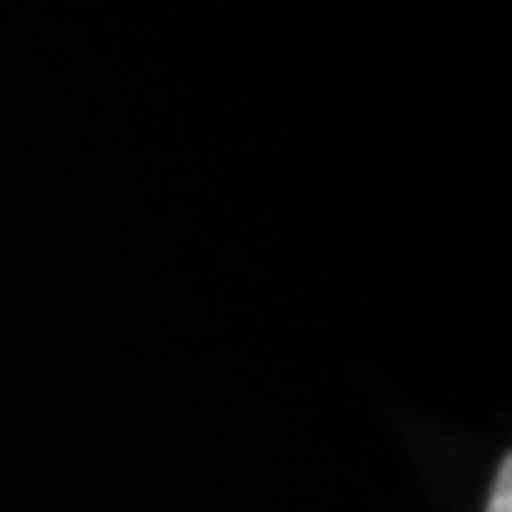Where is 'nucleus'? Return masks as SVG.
<instances>
[{"label":"nucleus","mask_w":512,"mask_h":512,"mask_svg":"<svg viewBox=\"0 0 512 512\" xmlns=\"http://www.w3.org/2000/svg\"><path fill=\"white\" fill-rule=\"evenodd\" d=\"M486 512H512V459L505 456L501 471H497L494 494H490V509Z\"/></svg>","instance_id":"obj_1"}]
</instances>
